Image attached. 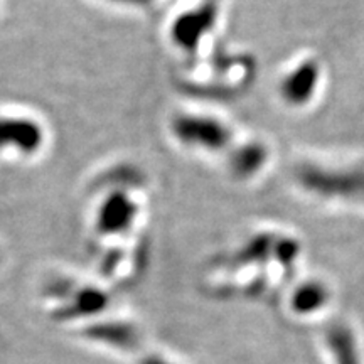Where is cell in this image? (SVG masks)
I'll return each instance as SVG.
<instances>
[{"label":"cell","mask_w":364,"mask_h":364,"mask_svg":"<svg viewBox=\"0 0 364 364\" xmlns=\"http://www.w3.org/2000/svg\"><path fill=\"white\" fill-rule=\"evenodd\" d=\"M44 132L39 124L24 117H0V152L16 150L31 156L43 147Z\"/></svg>","instance_id":"cell-1"},{"label":"cell","mask_w":364,"mask_h":364,"mask_svg":"<svg viewBox=\"0 0 364 364\" xmlns=\"http://www.w3.org/2000/svg\"><path fill=\"white\" fill-rule=\"evenodd\" d=\"M174 134L188 145L218 150L228 142V132L216 120L203 117H179L174 122Z\"/></svg>","instance_id":"cell-2"},{"label":"cell","mask_w":364,"mask_h":364,"mask_svg":"<svg viewBox=\"0 0 364 364\" xmlns=\"http://www.w3.org/2000/svg\"><path fill=\"white\" fill-rule=\"evenodd\" d=\"M135 208L125 196H112L103 208L100 209L98 228L103 233H115L129 226V223L134 220Z\"/></svg>","instance_id":"cell-3"},{"label":"cell","mask_w":364,"mask_h":364,"mask_svg":"<svg viewBox=\"0 0 364 364\" xmlns=\"http://www.w3.org/2000/svg\"><path fill=\"white\" fill-rule=\"evenodd\" d=\"M213 19H215V9L211 7L188 12L174 24V39L186 48H193L198 43L199 36L211 26Z\"/></svg>","instance_id":"cell-4"},{"label":"cell","mask_w":364,"mask_h":364,"mask_svg":"<svg viewBox=\"0 0 364 364\" xmlns=\"http://www.w3.org/2000/svg\"><path fill=\"white\" fill-rule=\"evenodd\" d=\"M327 344H329L336 364H359L356 339L348 326H332L327 331Z\"/></svg>","instance_id":"cell-5"},{"label":"cell","mask_w":364,"mask_h":364,"mask_svg":"<svg viewBox=\"0 0 364 364\" xmlns=\"http://www.w3.org/2000/svg\"><path fill=\"white\" fill-rule=\"evenodd\" d=\"M91 339L100 343L115 346V348H132L136 343V332L132 326L120 324V322H110L108 326L91 327L88 331Z\"/></svg>","instance_id":"cell-6"},{"label":"cell","mask_w":364,"mask_h":364,"mask_svg":"<svg viewBox=\"0 0 364 364\" xmlns=\"http://www.w3.org/2000/svg\"><path fill=\"white\" fill-rule=\"evenodd\" d=\"M317 81V70L314 65H304L295 71L284 86L285 97L294 103H302L311 97L314 86Z\"/></svg>","instance_id":"cell-7"},{"label":"cell","mask_w":364,"mask_h":364,"mask_svg":"<svg viewBox=\"0 0 364 364\" xmlns=\"http://www.w3.org/2000/svg\"><path fill=\"white\" fill-rule=\"evenodd\" d=\"M322 304H326V290L321 285L302 287L294 297V309L300 314L314 312Z\"/></svg>","instance_id":"cell-8"},{"label":"cell","mask_w":364,"mask_h":364,"mask_svg":"<svg viewBox=\"0 0 364 364\" xmlns=\"http://www.w3.org/2000/svg\"><path fill=\"white\" fill-rule=\"evenodd\" d=\"M107 304V297L100 290H85L80 295H76V302L73 311L75 314H91L97 312Z\"/></svg>","instance_id":"cell-9"},{"label":"cell","mask_w":364,"mask_h":364,"mask_svg":"<svg viewBox=\"0 0 364 364\" xmlns=\"http://www.w3.org/2000/svg\"><path fill=\"white\" fill-rule=\"evenodd\" d=\"M263 161V152L260 149L252 147L250 150H245V152L240 154V157L236 159V166H238L240 172H248L257 169Z\"/></svg>","instance_id":"cell-10"},{"label":"cell","mask_w":364,"mask_h":364,"mask_svg":"<svg viewBox=\"0 0 364 364\" xmlns=\"http://www.w3.org/2000/svg\"><path fill=\"white\" fill-rule=\"evenodd\" d=\"M108 2L122 4V6H132V7H144V6H149L152 0H108Z\"/></svg>","instance_id":"cell-11"},{"label":"cell","mask_w":364,"mask_h":364,"mask_svg":"<svg viewBox=\"0 0 364 364\" xmlns=\"http://www.w3.org/2000/svg\"><path fill=\"white\" fill-rule=\"evenodd\" d=\"M140 364H172V363L167 361V359H164V358H159V356H147L140 361Z\"/></svg>","instance_id":"cell-12"}]
</instances>
